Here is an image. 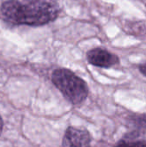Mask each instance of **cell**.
<instances>
[{
    "label": "cell",
    "mask_w": 146,
    "mask_h": 147,
    "mask_svg": "<svg viewBox=\"0 0 146 147\" xmlns=\"http://www.w3.org/2000/svg\"><path fill=\"white\" fill-rule=\"evenodd\" d=\"M0 9L3 17L15 25L42 26L59 16V7L51 0H8Z\"/></svg>",
    "instance_id": "obj_1"
},
{
    "label": "cell",
    "mask_w": 146,
    "mask_h": 147,
    "mask_svg": "<svg viewBox=\"0 0 146 147\" xmlns=\"http://www.w3.org/2000/svg\"><path fill=\"white\" fill-rule=\"evenodd\" d=\"M52 81L64 96L73 104L82 103L89 95V87L85 81L68 69L55 70L52 75Z\"/></svg>",
    "instance_id": "obj_2"
},
{
    "label": "cell",
    "mask_w": 146,
    "mask_h": 147,
    "mask_svg": "<svg viewBox=\"0 0 146 147\" xmlns=\"http://www.w3.org/2000/svg\"><path fill=\"white\" fill-rule=\"evenodd\" d=\"M87 59L89 64L102 68H110L120 64L119 57L109 51L97 47L87 53Z\"/></svg>",
    "instance_id": "obj_3"
},
{
    "label": "cell",
    "mask_w": 146,
    "mask_h": 147,
    "mask_svg": "<svg viewBox=\"0 0 146 147\" xmlns=\"http://www.w3.org/2000/svg\"><path fill=\"white\" fill-rule=\"evenodd\" d=\"M62 147H91V138L89 132L70 127L65 133Z\"/></svg>",
    "instance_id": "obj_4"
},
{
    "label": "cell",
    "mask_w": 146,
    "mask_h": 147,
    "mask_svg": "<svg viewBox=\"0 0 146 147\" xmlns=\"http://www.w3.org/2000/svg\"><path fill=\"white\" fill-rule=\"evenodd\" d=\"M114 147H146V139L142 137V132L133 130L124 135Z\"/></svg>",
    "instance_id": "obj_5"
},
{
    "label": "cell",
    "mask_w": 146,
    "mask_h": 147,
    "mask_svg": "<svg viewBox=\"0 0 146 147\" xmlns=\"http://www.w3.org/2000/svg\"><path fill=\"white\" fill-rule=\"evenodd\" d=\"M129 122L133 127V130L139 132L146 131V113L132 115L129 117Z\"/></svg>",
    "instance_id": "obj_6"
},
{
    "label": "cell",
    "mask_w": 146,
    "mask_h": 147,
    "mask_svg": "<svg viewBox=\"0 0 146 147\" xmlns=\"http://www.w3.org/2000/svg\"><path fill=\"white\" fill-rule=\"evenodd\" d=\"M127 33L132 34V35H143L146 34V25L142 22H133L129 26L127 25Z\"/></svg>",
    "instance_id": "obj_7"
},
{
    "label": "cell",
    "mask_w": 146,
    "mask_h": 147,
    "mask_svg": "<svg viewBox=\"0 0 146 147\" xmlns=\"http://www.w3.org/2000/svg\"><path fill=\"white\" fill-rule=\"evenodd\" d=\"M139 72H140L143 76H145L146 78V62L145 63L141 64V65H139Z\"/></svg>",
    "instance_id": "obj_8"
},
{
    "label": "cell",
    "mask_w": 146,
    "mask_h": 147,
    "mask_svg": "<svg viewBox=\"0 0 146 147\" xmlns=\"http://www.w3.org/2000/svg\"><path fill=\"white\" fill-rule=\"evenodd\" d=\"M3 120L0 116V135H1L2 131H3Z\"/></svg>",
    "instance_id": "obj_9"
}]
</instances>
